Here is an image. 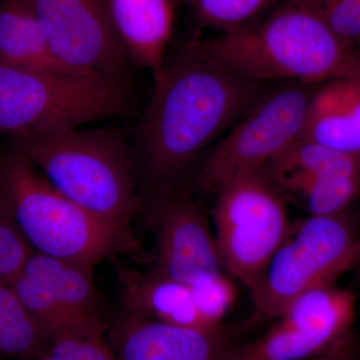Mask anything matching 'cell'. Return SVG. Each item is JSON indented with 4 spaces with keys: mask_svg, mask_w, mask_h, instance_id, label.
<instances>
[{
    "mask_svg": "<svg viewBox=\"0 0 360 360\" xmlns=\"http://www.w3.org/2000/svg\"><path fill=\"white\" fill-rule=\"evenodd\" d=\"M155 82L132 148L146 200L186 181L203 151L265 92L215 63L200 39L167 52Z\"/></svg>",
    "mask_w": 360,
    "mask_h": 360,
    "instance_id": "cell-1",
    "label": "cell"
},
{
    "mask_svg": "<svg viewBox=\"0 0 360 360\" xmlns=\"http://www.w3.org/2000/svg\"><path fill=\"white\" fill-rule=\"evenodd\" d=\"M200 44L225 70L257 84L360 77L359 51L331 28L314 0H286L264 20Z\"/></svg>",
    "mask_w": 360,
    "mask_h": 360,
    "instance_id": "cell-2",
    "label": "cell"
},
{
    "mask_svg": "<svg viewBox=\"0 0 360 360\" xmlns=\"http://www.w3.org/2000/svg\"><path fill=\"white\" fill-rule=\"evenodd\" d=\"M13 148L66 198L105 221L130 227L141 194L134 151L118 130L25 135L14 137Z\"/></svg>",
    "mask_w": 360,
    "mask_h": 360,
    "instance_id": "cell-3",
    "label": "cell"
},
{
    "mask_svg": "<svg viewBox=\"0 0 360 360\" xmlns=\"http://www.w3.org/2000/svg\"><path fill=\"white\" fill-rule=\"evenodd\" d=\"M0 196L34 252L92 269L139 255L130 227L105 221L66 198L14 148L0 155Z\"/></svg>",
    "mask_w": 360,
    "mask_h": 360,
    "instance_id": "cell-4",
    "label": "cell"
},
{
    "mask_svg": "<svg viewBox=\"0 0 360 360\" xmlns=\"http://www.w3.org/2000/svg\"><path fill=\"white\" fill-rule=\"evenodd\" d=\"M134 103L127 80L0 65V134L78 129L127 115Z\"/></svg>",
    "mask_w": 360,
    "mask_h": 360,
    "instance_id": "cell-5",
    "label": "cell"
},
{
    "mask_svg": "<svg viewBox=\"0 0 360 360\" xmlns=\"http://www.w3.org/2000/svg\"><path fill=\"white\" fill-rule=\"evenodd\" d=\"M360 262V232L347 212L310 215L288 236L251 297L252 324L272 321L296 298L336 279Z\"/></svg>",
    "mask_w": 360,
    "mask_h": 360,
    "instance_id": "cell-6",
    "label": "cell"
},
{
    "mask_svg": "<svg viewBox=\"0 0 360 360\" xmlns=\"http://www.w3.org/2000/svg\"><path fill=\"white\" fill-rule=\"evenodd\" d=\"M214 196L212 229L220 259L252 297L290 231L283 193L264 169L234 177Z\"/></svg>",
    "mask_w": 360,
    "mask_h": 360,
    "instance_id": "cell-7",
    "label": "cell"
},
{
    "mask_svg": "<svg viewBox=\"0 0 360 360\" xmlns=\"http://www.w3.org/2000/svg\"><path fill=\"white\" fill-rule=\"evenodd\" d=\"M300 84L264 92L198 160L193 181L196 191L215 195L234 177L264 170L300 139L314 94Z\"/></svg>",
    "mask_w": 360,
    "mask_h": 360,
    "instance_id": "cell-8",
    "label": "cell"
},
{
    "mask_svg": "<svg viewBox=\"0 0 360 360\" xmlns=\"http://www.w3.org/2000/svg\"><path fill=\"white\" fill-rule=\"evenodd\" d=\"M44 28L54 56L71 72L127 80L132 61L108 0H20Z\"/></svg>",
    "mask_w": 360,
    "mask_h": 360,
    "instance_id": "cell-9",
    "label": "cell"
},
{
    "mask_svg": "<svg viewBox=\"0 0 360 360\" xmlns=\"http://www.w3.org/2000/svg\"><path fill=\"white\" fill-rule=\"evenodd\" d=\"M155 233L153 271L191 286L225 272L214 232L186 181L146 201Z\"/></svg>",
    "mask_w": 360,
    "mask_h": 360,
    "instance_id": "cell-10",
    "label": "cell"
},
{
    "mask_svg": "<svg viewBox=\"0 0 360 360\" xmlns=\"http://www.w3.org/2000/svg\"><path fill=\"white\" fill-rule=\"evenodd\" d=\"M106 338L118 360H220L231 345L220 326H179L122 309Z\"/></svg>",
    "mask_w": 360,
    "mask_h": 360,
    "instance_id": "cell-11",
    "label": "cell"
},
{
    "mask_svg": "<svg viewBox=\"0 0 360 360\" xmlns=\"http://www.w3.org/2000/svg\"><path fill=\"white\" fill-rule=\"evenodd\" d=\"M21 272L39 281L86 338L106 336L108 322L104 319L92 267L33 252Z\"/></svg>",
    "mask_w": 360,
    "mask_h": 360,
    "instance_id": "cell-12",
    "label": "cell"
},
{
    "mask_svg": "<svg viewBox=\"0 0 360 360\" xmlns=\"http://www.w3.org/2000/svg\"><path fill=\"white\" fill-rule=\"evenodd\" d=\"M300 139L360 155V77L331 80L312 94Z\"/></svg>",
    "mask_w": 360,
    "mask_h": 360,
    "instance_id": "cell-13",
    "label": "cell"
},
{
    "mask_svg": "<svg viewBox=\"0 0 360 360\" xmlns=\"http://www.w3.org/2000/svg\"><path fill=\"white\" fill-rule=\"evenodd\" d=\"M108 4L132 63L158 77L174 27L172 0H108Z\"/></svg>",
    "mask_w": 360,
    "mask_h": 360,
    "instance_id": "cell-14",
    "label": "cell"
},
{
    "mask_svg": "<svg viewBox=\"0 0 360 360\" xmlns=\"http://www.w3.org/2000/svg\"><path fill=\"white\" fill-rule=\"evenodd\" d=\"M118 272L122 310L167 323L213 328L201 317L187 284L151 269L125 267Z\"/></svg>",
    "mask_w": 360,
    "mask_h": 360,
    "instance_id": "cell-15",
    "label": "cell"
},
{
    "mask_svg": "<svg viewBox=\"0 0 360 360\" xmlns=\"http://www.w3.org/2000/svg\"><path fill=\"white\" fill-rule=\"evenodd\" d=\"M259 338L231 345L220 360H302L345 340L295 307L284 309Z\"/></svg>",
    "mask_w": 360,
    "mask_h": 360,
    "instance_id": "cell-16",
    "label": "cell"
},
{
    "mask_svg": "<svg viewBox=\"0 0 360 360\" xmlns=\"http://www.w3.org/2000/svg\"><path fill=\"white\" fill-rule=\"evenodd\" d=\"M281 193L300 196L321 180L360 174V155H348L298 139L264 168Z\"/></svg>",
    "mask_w": 360,
    "mask_h": 360,
    "instance_id": "cell-17",
    "label": "cell"
},
{
    "mask_svg": "<svg viewBox=\"0 0 360 360\" xmlns=\"http://www.w3.org/2000/svg\"><path fill=\"white\" fill-rule=\"evenodd\" d=\"M0 65L71 72L54 56L39 21L20 0L0 4Z\"/></svg>",
    "mask_w": 360,
    "mask_h": 360,
    "instance_id": "cell-18",
    "label": "cell"
},
{
    "mask_svg": "<svg viewBox=\"0 0 360 360\" xmlns=\"http://www.w3.org/2000/svg\"><path fill=\"white\" fill-rule=\"evenodd\" d=\"M49 342L11 284L0 281V355L30 360Z\"/></svg>",
    "mask_w": 360,
    "mask_h": 360,
    "instance_id": "cell-19",
    "label": "cell"
},
{
    "mask_svg": "<svg viewBox=\"0 0 360 360\" xmlns=\"http://www.w3.org/2000/svg\"><path fill=\"white\" fill-rule=\"evenodd\" d=\"M11 285L49 342L70 336L86 338L77 322L39 281L20 272Z\"/></svg>",
    "mask_w": 360,
    "mask_h": 360,
    "instance_id": "cell-20",
    "label": "cell"
},
{
    "mask_svg": "<svg viewBox=\"0 0 360 360\" xmlns=\"http://www.w3.org/2000/svg\"><path fill=\"white\" fill-rule=\"evenodd\" d=\"M271 0H194L198 25L226 32L250 22Z\"/></svg>",
    "mask_w": 360,
    "mask_h": 360,
    "instance_id": "cell-21",
    "label": "cell"
},
{
    "mask_svg": "<svg viewBox=\"0 0 360 360\" xmlns=\"http://www.w3.org/2000/svg\"><path fill=\"white\" fill-rule=\"evenodd\" d=\"M231 277L226 272L212 274L191 284L194 303L206 323L219 326V322L236 298Z\"/></svg>",
    "mask_w": 360,
    "mask_h": 360,
    "instance_id": "cell-22",
    "label": "cell"
},
{
    "mask_svg": "<svg viewBox=\"0 0 360 360\" xmlns=\"http://www.w3.org/2000/svg\"><path fill=\"white\" fill-rule=\"evenodd\" d=\"M33 252L0 196V281L13 283Z\"/></svg>",
    "mask_w": 360,
    "mask_h": 360,
    "instance_id": "cell-23",
    "label": "cell"
},
{
    "mask_svg": "<svg viewBox=\"0 0 360 360\" xmlns=\"http://www.w3.org/2000/svg\"><path fill=\"white\" fill-rule=\"evenodd\" d=\"M329 25L343 39L360 41V0H314Z\"/></svg>",
    "mask_w": 360,
    "mask_h": 360,
    "instance_id": "cell-24",
    "label": "cell"
},
{
    "mask_svg": "<svg viewBox=\"0 0 360 360\" xmlns=\"http://www.w3.org/2000/svg\"><path fill=\"white\" fill-rule=\"evenodd\" d=\"M47 348L65 360H118L108 338H61L51 341Z\"/></svg>",
    "mask_w": 360,
    "mask_h": 360,
    "instance_id": "cell-25",
    "label": "cell"
},
{
    "mask_svg": "<svg viewBox=\"0 0 360 360\" xmlns=\"http://www.w3.org/2000/svg\"><path fill=\"white\" fill-rule=\"evenodd\" d=\"M302 360H355V359L352 347L345 338V340L340 341L321 354Z\"/></svg>",
    "mask_w": 360,
    "mask_h": 360,
    "instance_id": "cell-26",
    "label": "cell"
},
{
    "mask_svg": "<svg viewBox=\"0 0 360 360\" xmlns=\"http://www.w3.org/2000/svg\"><path fill=\"white\" fill-rule=\"evenodd\" d=\"M30 360H65L58 357V355L52 354L51 350L46 347L44 349H42L41 352H39V354L35 355L33 359Z\"/></svg>",
    "mask_w": 360,
    "mask_h": 360,
    "instance_id": "cell-27",
    "label": "cell"
},
{
    "mask_svg": "<svg viewBox=\"0 0 360 360\" xmlns=\"http://www.w3.org/2000/svg\"><path fill=\"white\" fill-rule=\"evenodd\" d=\"M359 68H360V51H359Z\"/></svg>",
    "mask_w": 360,
    "mask_h": 360,
    "instance_id": "cell-28",
    "label": "cell"
},
{
    "mask_svg": "<svg viewBox=\"0 0 360 360\" xmlns=\"http://www.w3.org/2000/svg\"><path fill=\"white\" fill-rule=\"evenodd\" d=\"M4 357H2L1 355H0V360H4Z\"/></svg>",
    "mask_w": 360,
    "mask_h": 360,
    "instance_id": "cell-29",
    "label": "cell"
},
{
    "mask_svg": "<svg viewBox=\"0 0 360 360\" xmlns=\"http://www.w3.org/2000/svg\"><path fill=\"white\" fill-rule=\"evenodd\" d=\"M189 1L193 2V1H194V0H189Z\"/></svg>",
    "mask_w": 360,
    "mask_h": 360,
    "instance_id": "cell-30",
    "label": "cell"
}]
</instances>
